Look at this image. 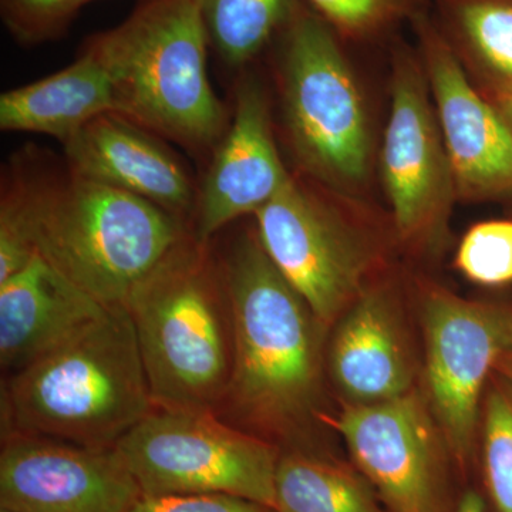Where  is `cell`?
Returning <instances> with one entry per match:
<instances>
[{"label":"cell","mask_w":512,"mask_h":512,"mask_svg":"<svg viewBox=\"0 0 512 512\" xmlns=\"http://www.w3.org/2000/svg\"><path fill=\"white\" fill-rule=\"evenodd\" d=\"M410 26L453 165L458 201H512V127L470 79L430 10Z\"/></svg>","instance_id":"cell-11"},{"label":"cell","mask_w":512,"mask_h":512,"mask_svg":"<svg viewBox=\"0 0 512 512\" xmlns=\"http://www.w3.org/2000/svg\"><path fill=\"white\" fill-rule=\"evenodd\" d=\"M423 322L431 413L454 456L466 461L485 383L512 342V309L433 286L424 292Z\"/></svg>","instance_id":"cell-10"},{"label":"cell","mask_w":512,"mask_h":512,"mask_svg":"<svg viewBox=\"0 0 512 512\" xmlns=\"http://www.w3.org/2000/svg\"><path fill=\"white\" fill-rule=\"evenodd\" d=\"M208 42L231 67L251 63L274 42L302 0H197Z\"/></svg>","instance_id":"cell-21"},{"label":"cell","mask_w":512,"mask_h":512,"mask_svg":"<svg viewBox=\"0 0 512 512\" xmlns=\"http://www.w3.org/2000/svg\"><path fill=\"white\" fill-rule=\"evenodd\" d=\"M431 16L487 99L512 92V0H436Z\"/></svg>","instance_id":"cell-19"},{"label":"cell","mask_w":512,"mask_h":512,"mask_svg":"<svg viewBox=\"0 0 512 512\" xmlns=\"http://www.w3.org/2000/svg\"><path fill=\"white\" fill-rule=\"evenodd\" d=\"M126 308L3 379L2 431L114 448L154 409Z\"/></svg>","instance_id":"cell-3"},{"label":"cell","mask_w":512,"mask_h":512,"mask_svg":"<svg viewBox=\"0 0 512 512\" xmlns=\"http://www.w3.org/2000/svg\"><path fill=\"white\" fill-rule=\"evenodd\" d=\"M340 37L372 40L430 10L429 0H306Z\"/></svg>","instance_id":"cell-22"},{"label":"cell","mask_w":512,"mask_h":512,"mask_svg":"<svg viewBox=\"0 0 512 512\" xmlns=\"http://www.w3.org/2000/svg\"><path fill=\"white\" fill-rule=\"evenodd\" d=\"M493 101L497 110L503 114L505 120L508 121V124L512 127V92L507 94H501V96L493 97V99H488Z\"/></svg>","instance_id":"cell-28"},{"label":"cell","mask_w":512,"mask_h":512,"mask_svg":"<svg viewBox=\"0 0 512 512\" xmlns=\"http://www.w3.org/2000/svg\"><path fill=\"white\" fill-rule=\"evenodd\" d=\"M124 308L154 406L218 414L231 382L234 338L227 288L210 244L191 232Z\"/></svg>","instance_id":"cell-4"},{"label":"cell","mask_w":512,"mask_h":512,"mask_svg":"<svg viewBox=\"0 0 512 512\" xmlns=\"http://www.w3.org/2000/svg\"><path fill=\"white\" fill-rule=\"evenodd\" d=\"M332 424L393 512H434L439 434L417 393L349 404Z\"/></svg>","instance_id":"cell-13"},{"label":"cell","mask_w":512,"mask_h":512,"mask_svg":"<svg viewBox=\"0 0 512 512\" xmlns=\"http://www.w3.org/2000/svg\"><path fill=\"white\" fill-rule=\"evenodd\" d=\"M93 0H0V18L16 43L37 46L59 39Z\"/></svg>","instance_id":"cell-25"},{"label":"cell","mask_w":512,"mask_h":512,"mask_svg":"<svg viewBox=\"0 0 512 512\" xmlns=\"http://www.w3.org/2000/svg\"><path fill=\"white\" fill-rule=\"evenodd\" d=\"M275 494L276 512H382L355 474L311 454L279 457Z\"/></svg>","instance_id":"cell-20"},{"label":"cell","mask_w":512,"mask_h":512,"mask_svg":"<svg viewBox=\"0 0 512 512\" xmlns=\"http://www.w3.org/2000/svg\"><path fill=\"white\" fill-rule=\"evenodd\" d=\"M500 365L504 367V372L507 373L508 380L512 383V342L508 346L507 352L504 353Z\"/></svg>","instance_id":"cell-29"},{"label":"cell","mask_w":512,"mask_h":512,"mask_svg":"<svg viewBox=\"0 0 512 512\" xmlns=\"http://www.w3.org/2000/svg\"><path fill=\"white\" fill-rule=\"evenodd\" d=\"M128 512H276L229 494L141 495Z\"/></svg>","instance_id":"cell-26"},{"label":"cell","mask_w":512,"mask_h":512,"mask_svg":"<svg viewBox=\"0 0 512 512\" xmlns=\"http://www.w3.org/2000/svg\"><path fill=\"white\" fill-rule=\"evenodd\" d=\"M390 63L389 120L377 160L394 235L416 251L439 254L458 201L453 165L419 52L399 40Z\"/></svg>","instance_id":"cell-9"},{"label":"cell","mask_w":512,"mask_h":512,"mask_svg":"<svg viewBox=\"0 0 512 512\" xmlns=\"http://www.w3.org/2000/svg\"><path fill=\"white\" fill-rule=\"evenodd\" d=\"M110 308L35 254L0 282V366L6 376L72 339Z\"/></svg>","instance_id":"cell-17"},{"label":"cell","mask_w":512,"mask_h":512,"mask_svg":"<svg viewBox=\"0 0 512 512\" xmlns=\"http://www.w3.org/2000/svg\"><path fill=\"white\" fill-rule=\"evenodd\" d=\"M218 264L234 338L231 382L218 416L285 433L315 406L325 326L266 255L255 229Z\"/></svg>","instance_id":"cell-2"},{"label":"cell","mask_w":512,"mask_h":512,"mask_svg":"<svg viewBox=\"0 0 512 512\" xmlns=\"http://www.w3.org/2000/svg\"><path fill=\"white\" fill-rule=\"evenodd\" d=\"M69 171L153 202L184 220L197 204L183 165L150 131L119 114L97 117L63 141Z\"/></svg>","instance_id":"cell-15"},{"label":"cell","mask_w":512,"mask_h":512,"mask_svg":"<svg viewBox=\"0 0 512 512\" xmlns=\"http://www.w3.org/2000/svg\"><path fill=\"white\" fill-rule=\"evenodd\" d=\"M456 266L477 285L512 284V220L484 221L468 229L457 248Z\"/></svg>","instance_id":"cell-24"},{"label":"cell","mask_w":512,"mask_h":512,"mask_svg":"<svg viewBox=\"0 0 512 512\" xmlns=\"http://www.w3.org/2000/svg\"><path fill=\"white\" fill-rule=\"evenodd\" d=\"M116 114L109 73L84 47L76 62L0 96V128L63 141L104 114Z\"/></svg>","instance_id":"cell-18"},{"label":"cell","mask_w":512,"mask_h":512,"mask_svg":"<svg viewBox=\"0 0 512 512\" xmlns=\"http://www.w3.org/2000/svg\"><path fill=\"white\" fill-rule=\"evenodd\" d=\"M339 39L302 3L276 39L282 117L299 175L362 200L375 170V131Z\"/></svg>","instance_id":"cell-6"},{"label":"cell","mask_w":512,"mask_h":512,"mask_svg":"<svg viewBox=\"0 0 512 512\" xmlns=\"http://www.w3.org/2000/svg\"><path fill=\"white\" fill-rule=\"evenodd\" d=\"M456 512H484V501L476 493H467L461 498Z\"/></svg>","instance_id":"cell-27"},{"label":"cell","mask_w":512,"mask_h":512,"mask_svg":"<svg viewBox=\"0 0 512 512\" xmlns=\"http://www.w3.org/2000/svg\"><path fill=\"white\" fill-rule=\"evenodd\" d=\"M340 318L329 369L349 404L382 403L412 392V357L392 288L370 284Z\"/></svg>","instance_id":"cell-16"},{"label":"cell","mask_w":512,"mask_h":512,"mask_svg":"<svg viewBox=\"0 0 512 512\" xmlns=\"http://www.w3.org/2000/svg\"><path fill=\"white\" fill-rule=\"evenodd\" d=\"M484 471L498 512H512V383L500 382L487 394L484 414Z\"/></svg>","instance_id":"cell-23"},{"label":"cell","mask_w":512,"mask_h":512,"mask_svg":"<svg viewBox=\"0 0 512 512\" xmlns=\"http://www.w3.org/2000/svg\"><path fill=\"white\" fill-rule=\"evenodd\" d=\"M84 47L109 73L116 114L190 150L218 146L228 116L208 80L197 0H146Z\"/></svg>","instance_id":"cell-5"},{"label":"cell","mask_w":512,"mask_h":512,"mask_svg":"<svg viewBox=\"0 0 512 512\" xmlns=\"http://www.w3.org/2000/svg\"><path fill=\"white\" fill-rule=\"evenodd\" d=\"M114 448L143 495L229 494L275 510L278 450L217 413L154 407Z\"/></svg>","instance_id":"cell-8"},{"label":"cell","mask_w":512,"mask_h":512,"mask_svg":"<svg viewBox=\"0 0 512 512\" xmlns=\"http://www.w3.org/2000/svg\"><path fill=\"white\" fill-rule=\"evenodd\" d=\"M291 175L276 147L268 94L256 77H244L234 116L197 195L192 235L210 244L232 221L261 210Z\"/></svg>","instance_id":"cell-14"},{"label":"cell","mask_w":512,"mask_h":512,"mask_svg":"<svg viewBox=\"0 0 512 512\" xmlns=\"http://www.w3.org/2000/svg\"><path fill=\"white\" fill-rule=\"evenodd\" d=\"M362 200L326 190L299 174L255 214V232L286 281L323 326L340 318L372 284L382 247Z\"/></svg>","instance_id":"cell-7"},{"label":"cell","mask_w":512,"mask_h":512,"mask_svg":"<svg viewBox=\"0 0 512 512\" xmlns=\"http://www.w3.org/2000/svg\"><path fill=\"white\" fill-rule=\"evenodd\" d=\"M0 512H15V511L9 510V508L0 507Z\"/></svg>","instance_id":"cell-30"},{"label":"cell","mask_w":512,"mask_h":512,"mask_svg":"<svg viewBox=\"0 0 512 512\" xmlns=\"http://www.w3.org/2000/svg\"><path fill=\"white\" fill-rule=\"evenodd\" d=\"M140 485L116 448L9 434L0 453V507L15 512H128Z\"/></svg>","instance_id":"cell-12"},{"label":"cell","mask_w":512,"mask_h":512,"mask_svg":"<svg viewBox=\"0 0 512 512\" xmlns=\"http://www.w3.org/2000/svg\"><path fill=\"white\" fill-rule=\"evenodd\" d=\"M8 212L35 254L106 308L131 292L191 234L153 202L69 171L50 180L18 178L3 190Z\"/></svg>","instance_id":"cell-1"}]
</instances>
